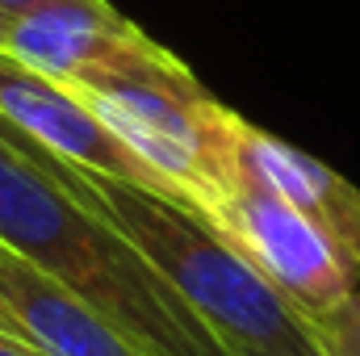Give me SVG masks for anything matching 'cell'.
I'll return each instance as SVG.
<instances>
[{
	"instance_id": "cell-1",
	"label": "cell",
	"mask_w": 360,
	"mask_h": 356,
	"mask_svg": "<svg viewBox=\"0 0 360 356\" xmlns=\"http://www.w3.org/2000/svg\"><path fill=\"white\" fill-rule=\"evenodd\" d=\"M0 243L89 302L151 356H235L92 201L51 151L0 117Z\"/></svg>"
},
{
	"instance_id": "cell-10",
	"label": "cell",
	"mask_w": 360,
	"mask_h": 356,
	"mask_svg": "<svg viewBox=\"0 0 360 356\" xmlns=\"http://www.w3.org/2000/svg\"><path fill=\"white\" fill-rule=\"evenodd\" d=\"M0 356H38L21 336H8V331H0Z\"/></svg>"
},
{
	"instance_id": "cell-8",
	"label": "cell",
	"mask_w": 360,
	"mask_h": 356,
	"mask_svg": "<svg viewBox=\"0 0 360 356\" xmlns=\"http://www.w3.org/2000/svg\"><path fill=\"white\" fill-rule=\"evenodd\" d=\"M239 177L276 193L319 227H327L348 252L360 256V189L323 160L297 151L293 143L243 117L239 126Z\"/></svg>"
},
{
	"instance_id": "cell-7",
	"label": "cell",
	"mask_w": 360,
	"mask_h": 356,
	"mask_svg": "<svg viewBox=\"0 0 360 356\" xmlns=\"http://www.w3.org/2000/svg\"><path fill=\"white\" fill-rule=\"evenodd\" d=\"M0 306L38 356H151L89 302L0 243Z\"/></svg>"
},
{
	"instance_id": "cell-5",
	"label": "cell",
	"mask_w": 360,
	"mask_h": 356,
	"mask_svg": "<svg viewBox=\"0 0 360 356\" xmlns=\"http://www.w3.org/2000/svg\"><path fill=\"white\" fill-rule=\"evenodd\" d=\"M0 117L21 130L25 139H34L38 147H46L51 155L80 164L89 172L117 180H134L151 193L172 197V189L155 177L89 105L55 76H42L17 59H8L0 51ZM180 201V197H176Z\"/></svg>"
},
{
	"instance_id": "cell-12",
	"label": "cell",
	"mask_w": 360,
	"mask_h": 356,
	"mask_svg": "<svg viewBox=\"0 0 360 356\" xmlns=\"http://www.w3.org/2000/svg\"><path fill=\"white\" fill-rule=\"evenodd\" d=\"M0 331H8V336H17V327H13V319L4 314V306H0Z\"/></svg>"
},
{
	"instance_id": "cell-2",
	"label": "cell",
	"mask_w": 360,
	"mask_h": 356,
	"mask_svg": "<svg viewBox=\"0 0 360 356\" xmlns=\"http://www.w3.org/2000/svg\"><path fill=\"white\" fill-rule=\"evenodd\" d=\"M46 151V147H42ZM59 180L92 201L235 356H327L314 323L201 210L59 155Z\"/></svg>"
},
{
	"instance_id": "cell-3",
	"label": "cell",
	"mask_w": 360,
	"mask_h": 356,
	"mask_svg": "<svg viewBox=\"0 0 360 356\" xmlns=\"http://www.w3.org/2000/svg\"><path fill=\"white\" fill-rule=\"evenodd\" d=\"M63 84L172 189V197L205 218L218 214L239 180L243 117L205 92L172 51L155 46L117 68L63 76Z\"/></svg>"
},
{
	"instance_id": "cell-4",
	"label": "cell",
	"mask_w": 360,
	"mask_h": 356,
	"mask_svg": "<svg viewBox=\"0 0 360 356\" xmlns=\"http://www.w3.org/2000/svg\"><path fill=\"white\" fill-rule=\"evenodd\" d=\"M252 265L297 306L310 323L331 314L360 289V256L348 252L327 227L281 201L276 193L235 180L218 214L210 218Z\"/></svg>"
},
{
	"instance_id": "cell-9",
	"label": "cell",
	"mask_w": 360,
	"mask_h": 356,
	"mask_svg": "<svg viewBox=\"0 0 360 356\" xmlns=\"http://www.w3.org/2000/svg\"><path fill=\"white\" fill-rule=\"evenodd\" d=\"M314 331L327 356H360V289L331 314L314 319Z\"/></svg>"
},
{
	"instance_id": "cell-11",
	"label": "cell",
	"mask_w": 360,
	"mask_h": 356,
	"mask_svg": "<svg viewBox=\"0 0 360 356\" xmlns=\"http://www.w3.org/2000/svg\"><path fill=\"white\" fill-rule=\"evenodd\" d=\"M42 0H0V13H21V8H34Z\"/></svg>"
},
{
	"instance_id": "cell-6",
	"label": "cell",
	"mask_w": 360,
	"mask_h": 356,
	"mask_svg": "<svg viewBox=\"0 0 360 356\" xmlns=\"http://www.w3.org/2000/svg\"><path fill=\"white\" fill-rule=\"evenodd\" d=\"M155 46L109 0H42L21 13H0V51L55 80L143 59Z\"/></svg>"
}]
</instances>
